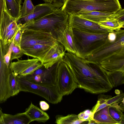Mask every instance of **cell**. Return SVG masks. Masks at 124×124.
Wrapping results in <instances>:
<instances>
[{
	"label": "cell",
	"mask_w": 124,
	"mask_h": 124,
	"mask_svg": "<svg viewBox=\"0 0 124 124\" xmlns=\"http://www.w3.org/2000/svg\"><path fill=\"white\" fill-rule=\"evenodd\" d=\"M63 61L70 69L78 88L95 94L107 92L113 88L107 71L100 64L69 52L65 53Z\"/></svg>",
	"instance_id": "6da1fadb"
},
{
	"label": "cell",
	"mask_w": 124,
	"mask_h": 124,
	"mask_svg": "<svg viewBox=\"0 0 124 124\" xmlns=\"http://www.w3.org/2000/svg\"><path fill=\"white\" fill-rule=\"evenodd\" d=\"M19 25L22 30L29 29L50 33L56 39L69 25V15L61 8L37 20Z\"/></svg>",
	"instance_id": "7a4b0ae2"
},
{
	"label": "cell",
	"mask_w": 124,
	"mask_h": 124,
	"mask_svg": "<svg viewBox=\"0 0 124 124\" xmlns=\"http://www.w3.org/2000/svg\"><path fill=\"white\" fill-rule=\"evenodd\" d=\"M68 14L92 11L116 12L122 8L119 0H66L61 8Z\"/></svg>",
	"instance_id": "3957f363"
},
{
	"label": "cell",
	"mask_w": 124,
	"mask_h": 124,
	"mask_svg": "<svg viewBox=\"0 0 124 124\" xmlns=\"http://www.w3.org/2000/svg\"><path fill=\"white\" fill-rule=\"evenodd\" d=\"M72 29L76 55L82 58H85L90 55L105 44L108 40L109 33L95 34Z\"/></svg>",
	"instance_id": "277c9868"
},
{
	"label": "cell",
	"mask_w": 124,
	"mask_h": 124,
	"mask_svg": "<svg viewBox=\"0 0 124 124\" xmlns=\"http://www.w3.org/2000/svg\"><path fill=\"white\" fill-rule=\"evenodd\" d=\"M124 49V30L121 29L109 32L104 45L87 56L85 59L99 64L103 60Z\"/></svg>",
	"instance_id": "5b68a950"
},
{
	"label": "cell",
	"mask_w": 124,
	"mask_h": 124,
	"mask_svg": "<svg viewBox=\"0 0 124 124\" xmlns=\"http://www.w3.org/2000/svg\"><path fill=\"white\" fill-rule=\"evenodd\" d=\"M20 91L33 93L44 98L49 102L57 104L61 101L63 96L56 85L39 84L28 80L24 76L17 75Z\"/></svg>",
	"instance_id": "8992f818"
},
{
	"label": "cell",
	"mask_w": 124,
	"mask_h": 124,
	"mask_svg": "<svg viewBox=\"0 0 124 124\" xmlns=\"http://www.w3.org/2000/svg\"><path fill=\"white\" fill-rule=\"evenodd\" d=\"M57 70L56 86L63 96L71 94L77 88L78 85L70 69L63 60L58 62Z\"/></svg>",
	"instance_id": "52a82bcc"
},
{
	"label": "cell",
	"mask_w": 124,
	"mask_h": 124,
	"mask_svg": "<svg viewBox=\"0 0 124 124\" xmlns=\"http://www.w3.org/2000/svg\"><path fill=\"white\" fill-rule=\"evenodd\" d=\"M17 21L9 14L6 8L0 23V40L4 45L10 46L21 28Z\"/></svg>",
	"instance_id": "ba28073f"
},
{
	"label": "cell",
	"mask_w": 124,
	"mask_h": 124,
	"mask_svg": "<svg viewBox=\"0 0 124 124\" xmlns=\"http://www.w3.org/2000/svg\"><path fill=\"white\" fill-rule=\"evenodd\" d=\"M69 24L72 29L91 33L104 34L114 31L75 14H69Z\"/></svg>",
	"instance_id": "9c48e42d"
},
{
	"label": "cell",
	"mask_w": 124,
	"mask_h": 124,
	"mask_svg": "<svg viewBox=\"0 0 124 124\" xmlns=\"http://www.w3.org/2000/svg\"><path fill=\"white\" fill-rule=\"evenodd\" d=\"M22 30L20 46L22 50L37 44L56 40L50 33L31 29Z\"/></svg>",
	"instance_id": "30bf717a"
},
{
	"label": "cell",
	"mask_w": 124,
	"mask_h": 124,
	"mask_svg": "<svg viewBox=\"0 0 124 124\" xmlns=\"http://www.w3.org/2000/svg\"><path fill=\"white\" fill-rule=\"evenodd\" d=\"M10 65L6 63L4 56L0 54V104L6 101L12 96L9 77L12 71Z\"/></svg>",
	"instance_id": "8fae6325"
},
{
	"label": "cell",
	"mask_w": 124,
	"mask_h": 124,
	"mask_svg": "<svg viewBox=\"0 0 124 124\" xmlns=\"http://www.w3.org/2000/svg\"><path fill=\"white\" fill-rule=\"evenodd\" d=\"M17 60V61L11 62L10 63L12 70L17 75L24 76L32 74L43 66L41 61L36 58L25 60Z\"/></svg>",
	"instance_id": "7c38bea8"
},
{
	"label": "cell",
	"mask_w": 124,
	"mask_h": 124,
	"mask_svg": "<svg viewBox=\"0 0 124 124\" xmlns=\"http://www.w3.org/2000/svg\"><path fill=\"white\" fill-rule=\"evenodd\" d=\"M44 70L40 68L32 74L24 76L33 83L39 84H51L56 85L57 70L56 66L52 69Z\"/></svg>",
	"instance_id": "4fadbf2b"
},
{
	"label": "cell",
	"mask_w": 124,
	"mask_h": 124,
	"mask_svg": "<svg viewBox=\"0 0 124 124\" xmlns=\"http://www.w3.org/2000/svg\"><path fill=\"white\" fill-rule=\"evenodd\" d=\"M56 9L52 3L45 2L38 4L35 6L34 9L30 14L18 19L17 24H23L37 20L52 12Z\"/></svg>",
	"instance_id": "5bb4252c"
},
{
	"label": "cell",
	"mask_w": 124,
	"mask_h": 124,
	"mask_svg": "<svg viewBox=\"0 0 124 124\" xmlns=\"http://www.w3.org/2000/svg\"><path fill=\"white\" fill-rule=\"evenodd\" d=\"M76 15L98 23L101 22L118 19L124 16V9L122 8L116 12L92 11L79 12Z\"/></svg>",
	"instance_id": "9a60e30c"
},
{
	"label": "cell",
	"mask_w": 124,
	"mask_h": 124,
	"mask_svg": "<svg viewBox=\"0 0 124 124\" xmlns=\"http://www.w3.org/2000/svg\"><path fill=\"white\" fill-rule=\"evenodd\" d=\"M65 53L64 47L57 41L43 58L42 62L43 66L46 69L52 67L63 60Z\"/></svg>",
	"instance_id": "2e32d148"
},
{
	"label": "cell",
	"mask_w": 124,
	"mask_h": 124,
	"mask_svg": "<svg viewBox=\"0 0 124 124\" xmlns=\"http://www.w3.org/2000/svg\"><path fill=\"white\" fill-rule=\"evenodd\" d=\"M100 64L108 71L124 72V49L103 60Z\"/></svg>",
	"instance_id": "e0dca14e"
},
{
	"label": "cell",
	"mask_w": 124,
	"mask_h": 124,
	"mask_svg": "<svg viewBox=\"0 0 124 124\" xmlns=\"http://www.w3.org/2000/svg\"><path fill=\"white\" fill-rule=\"evenodd\" d=\"M57 41L55 40L39 43L22 50L24 54L38 59L42 62L47 52Z\"/></svg>",
	"instance_id": "ac0fdd59"
},
{
	"label": "cell",
	"mask_w": 124,
	"mask_h": 124,
	"mask_svg": "<svg viewBox=\"0 0 124 124\" xmlns=\"http://www.w3.org/2000/svg\"><path fill=\"white\" fill-rule=\"evenodd\" d=\"M56 40L64 47V51L76 55L77 52L73 39L72 29L69 25Z\"/></svg>",
	"instance_id": "d6986e66"
},
{
	"label": "cell",
	"mask_w": 124,
	"mask_h": 124,
	"mask_svg": "<svg viewBox=\"0 0 124 124\" xmlns=\"http://www.w3.org/2000/svg\"><path fill=\"white\" fill-rule=\"evenodd\" d=\"M25 113L30 118L31 122L36 121L45 123L49 120V116L46 112L31 102L25 110Z\"/></svg>",
	"instance_id": "ffe728a7"
},
{
	"label": "cell",
	"mask_w": 124,
	"mask_h": 124,
	"mask_svg": "<svg viewBox=\"0 0 124 124\" xmlns=\"http://www.w3.org/2000/svg\"><path fill=\"white\" fill-rule=\"evenodd\" d=\"M31 122L25 112L14 115L4 113L1 124H28Z\"/></svg>",
	"instance_id": "44dd1931"
},
{
	"label": "cell",
	"mask_w": 124,
	"mask_h": 124,
	"mask_svg": "<svg viewBox=\"0 0 124 124\" xmlns=\"http://www.w3.org/2000/svg\"><path fill=\"white\" fill-rule=\"evenodd\" d=\"M109 105L95 112L93 119L98 124H118L109 114L108 109Z\"/></svg>",
	"instance_id": "7402d4cb"
},
{
	"label": "cell",
	"mask_w": 124,
	"mask_h": 124,
	"mask_svg": "<svg viewBox=\"0 0 124 124\" xmlns=\"http://www.w3.org/2000/svg\"><path fill=\"white\" fill-rule=\"evenodd\" d=\"M108 111L111 116L118 124H124V110L119 105L118 102L109 105Z\"/></svg>",
	"instance_id": "603a6c76"
},
{
	"label": "cell",
	"mask_w": 124,
	"mask_h": 124,
	"mask_svg": "<svg viewBox=\"0 0 124 124\" xmlns=\"http://www.w3.org/2000/svg\"><path fill=\"white\" fill-rule=\"evenodd\" d=\"M55 118V123L57 124H79L85 122L79 119L78 115L75 114L66 116L57 115Z\"/></svg>",
	"instance_id": "cb8c5ba5"
},
{
	"label": "cell",
	"mask_w": 124,
	"mask_h": 124,
	"mask_svg": "<svg viewBox=\"0 0 124 124\" xmlns=\"http://www.w3.org/2000/svg\"><path fill=\"white\" fill-rule=\"evenodd\" d=\"M6 9L12 17L18 19L21 14V6L16 0H5Z\"/></svg>",
	"instance_id": "d4e9b609"
},
{
	"label": "cell",
	"mask_w": 124,
	"mask_h": 124,
	"mask_svg": "<svg viewBox=\"0 0 124 124\" xmlns=\"http://www.w3.org/2000/svg\"><path fill=\"white\" fill-rule=\"evenodd\" d=\"M108 76L113 87H116L124 83V72L107 71Z\"/></svg>",
	"instance_id": "484cf974"
},
{
	"label": "cell",
	"mask_w": 124,
	"mask_h": 124,
	"mask_svg": "<svg viewBox=\"0 0 124 124\" xmlns=\"http://www.w3.org/2000/svg\"><path fill=\"white\" fill-rule=\"evenodd\" d=\"M99 24L103 27L115 31L124 28V22L117 19L99 22Z\"/></svg>",
	"instance_id": "4316f807"
},
{
	"label": "cell",
	"mask_w": 124,
	"mask_h": 124,
	"mask_svg": "<svg viewBox=\"0 0 124 124\" xmlns=\"http://www.w3.org/2000/svg\"><path fill=\"white\" fill-rule=\"evenodd\" d=\"M17 77V75L15 74L12 71L9 77V83L12 96L17 94L20 92Z\"/></svg>",
	"instance_id": "83f0119b"
},
{
	"label": "cell",
	"mask_w": 124,
	"mask_h": 124,
	"mask_svg": "<svg viewBox=\"0 0 124 124\" xmlns=\"http://www.w3.org/2000/svg\"><path fill=\"white\" fill-rule=\"evenodd\" d=\"M35 8L31 0H24L21 9V14L20 18L30 14Z\"/></svg>",
	"instance_id": "f1b7e54d"
},
{
	"label": "cell",
	"mask_w": 124,
	"mask_h": 124,
	"mask_svg": "<svg viewBox=\"0 0 124 124\" xmlns=\"http://www.w3.org/2000/svg\"><path fill=\"white\" fill-rule=\"evenodd\" d=\"M20 47L13 44L12 48L10 62L15 59H18L24 54Z\"/></svg>",
	"instance_id": "f546056e"
},
{
	"label": "cell",
	"mask_w": 124,
	"mask_h": 124,
	"mask_svg": "<svg viewBox=\"0 0 124 124\" xmlns=\"http://www.w3.org/2000/svg\"><path fill=\"white\" fill-rule=\"evenodd\" d=\"M94 114L91 110L86 109L81 112L78 115L80 119L84 121H88L93 119Z\"/></svg>",
	"instance_id": "4dcf8cb0"
},
{
	"label": "cell",
	"mask_w": 124,
	"mask_h": 124,
	"mask_svg": "<svg viewBox=\"0 0 124 124\" xmlns=\"http://www.w3.org/2000/svg\"><path fill=\"white\" fill-rule=\"evenodd\" d=\"M117 95L112 97H110L107 101L106 103L108 105H110L115 102L122 101L124 98V93L122 91L119 90L118 93H116Z\"/></svg>",
	"instance_id": "1f68e13d"
},
{
	"label": "cell",
	"mask_w": 124,
	"mask_h": 124,
	"mask_svg": "<svg viewBox=\"0 0 124 124\" xmlns=\"http://www.w3.org/2000/svg\"><path fill=\"white\" fill-rule=\"evenodd\" d=\"M108 105L106 103H100L98 101L96 104L93 107L91 111L92 113L94 114L95 112Z\"/></svg>",
	"instance_id": "d6a6232c"
},
{
	"label": "cell",
	"mask_w": 124,
	"mask_h": 124,
	"mask_svg": "<svg viewBox=\"0 0 124 124\" xmlns=\"http://www.w3.org/2000/svg\"><path fill=\"white\" fill-rule=\"evenodd\" d=\"M22 32V30L21 28L17 32L13 41L14 44L20 47Z\"/></svg>",
	"instance_id": "836d02e7"
},
{
	"label": "cell",
	"mask_w": 124,
	"mask_h": 124,
	"mask_svg": "<svg viewBox=\"0 0 124 124\" xmlns=\"http://www.w3.org/2000/svg\"><path fill=\"white\" fill-rule=\"evenodd\" d=\"M6 8L5 0H0V23L3 17L4 11Z\"/></svg>",
	"instance_id": "e575fe53"
},
{
	"label": "cell",
	"mask_w": 124,
	"mask_h": 124,
	"mask_svg": "<svg viewBox=\"0 0 124 124\" xmlns=\"http://www.w3.org/2000/svg\"><path fill=\"white\" fill-rule=\"evenodd\" d=\"M66 0H53L52 4L56 8H60L63 6Z\"/></svg>",
	"instance_id": "d590c367"
},
{
	"label": "cell",
	"mask_w": 124,
	"mask_h": 124,
	"mask_svg": "<svg viewBox=\"0 0 124 124\" xmlns=\"http://www.w3.org/2000/svg\"><path fill=\"white\" fill-rule=\"evenodd\" d=\"M39 105L41 109L43 111L47 110L49 108V105L45 101H40Z\"/></svg>",
	"instance_id": "8d00e7d4"
},
{
	"label": "cell",
	"mask_w": 124,
	"mask_h": 124,
	"mask_svg": "<svg viewBox=\"0 0 124 124\" xmlns=\"http://www.w3.org/2000/svg\"><path fill=\"white\" fill-rule=\"evenodd\" d=\"M4 113L3 112L0 106V124H1L2 117Z\"/></svg>",
	"instance_id": "74e56055"
},
{
	"label": "cell",
	"mask_w": 124,
	"mask_h": 124,
	"mask_svg": "<svg viewBox=\"0 0 124 124\" xmlns=\"http://www.w3.org/2000/svg\"><path fill=\"white\" fill-rule=\"evenodd\" d=\"M88 122V124H98L93 119Z\"/></svg>",
	"instance_id": "f35d334b"
},
{
	"label": "cell",
	"mask_w": 124,
	"mask_h": 124,
	"mask_svg": "<svg viewBox=\"0 0 124 124\" xmlns=\"http://www.w3.org/2000/svg\"><path fill=\"white\" fill-rule=\"evenodd\" d=\"M45 2L52 3L53 0H42Z\"/></svg>",
	"instance_id": "ab89813d"
},
{
	"label": "cell",
	"mask_w": 124,
	"mask_h": 124,
	"mask_svg": "<svg viewBox=\"0 0 124 124\" xmlns=\"http://www.w3.org/2000/svg\"><path fill=\"white\" fill-rule=\"evenodd\" d=\"M22 0H16V1L19 4L21 5Z\"/></svg>",
	"instance_id": "60d3db41"
},
{
	"label": "cell",
	"mask_w": 124,
	"mask_h": 124,
	"mask_svg": "<svg viewBox=\"0 0 124 124\" xmlns=\"http://www.w3.org/2000/svg\"></svg>",
	"instance_id": "b9f144b4"
}]
</instances>
